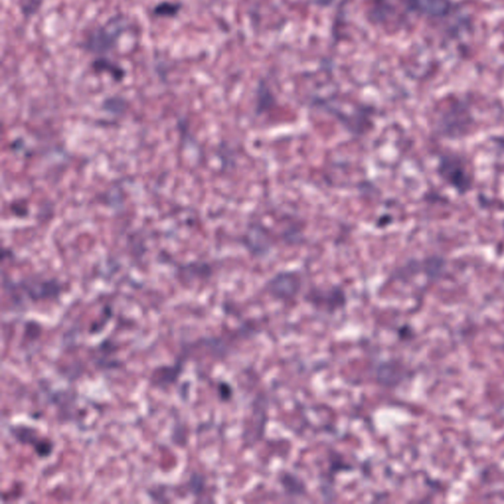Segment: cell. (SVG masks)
Masks as SVG:
<instances>
[{
    "mask_svg": "<svg viewBox=\"0 0 504 504\" xmlns=\"http://www.w3.org/2000/svg\"><path fill=\"white\" fill-rule=\"evenodd\" d=\"M126 17L115 15L105 24L93 28L86 35L79 47L93 57H108V54L117 49L120 38L127 30Z\"/></svg>",
    "mask_w": 504,
    "mask_h": 504,
    "instance_id": "1",
    "label": "cell"
},
{
    "mask_svg": "<svg viewBox=\"0 0 504 504\" xmlns=\"http://www.w3.org/2000/svg\"><path fill=\"white\" fill-rule=\"evenodd\" d=\"M437 173L440 180L458 195H467L473 189L475 176L472 168L467 159L459 153L441 154L437 161Z\"/></svg>",
    "mask_w": 504,
    "mask_h": 504,
    "instance_id": "2",
    "label": "cell"
},
{
    "mask_svg": "<svg viewBox=\"0 0 504 504\" xmlns=\"http://www.w3.org/2000/svg\"><path fill=\"white\" fill-rule=\"evenodd\" d=\"M475 128V118L467 105L454 104L448 105L437 115L435 130L438 136L446 139H462L472 134Z\"/></svg>",
    "mask_w": 504,
    "mask_h": 504,
    "instance_id": "3",
    "label": "cell"
},
{
    "mask_svg": "<svg viewBox=\"0 0 504 504\" xmlns=\"http://www.w3.org/2000/svg\"><path fill=\"white\" fill-rule=\"evenodd\" d=\"M302 289L301 277L294 272H281L266 283L267 293L279 301H290L297 296Z\"/></svg>",
    "mask_w": 504,
    "mask_h": 504,
    "instance_id": "4",
    "label": "cell"
},
{
    "mask_svg": "<svg viewBox=\"0 0 504 504\" xmlns=\"http://www.w3.org/2000/svg\"><path fill=\"white\" fill-rule=\"evenodd\" d=\"M9 432L17 442L32 446L40 458H47L54 452V443L52 440L39 437L35 428L27 425H14L9 428Z\"/></svg>",
    "mask_w": 504,
    "mask_h": 504,
    "instance_id": "5",
    "label": "cell"
},
{
    "mask_svg": "<svg viewBox=\"0 0 504 504\" xmlns=\"http://www.w3.org/2000/svg\"><path fill=\"white\" fill-rule=\"evenodd\" d=\"M405 377V367L396 360L383 362L375 369V379L378 384L384 387L397 386Z\"/></svg>",
    "mask_w": 504,
    "mask_h": 504,
    "instance_id": "6",
    "label": "cell"
},
{
    "mask_svg": "<svg viewBox=\"0 0 504 504\" xmlns=\"http://www.w3.org/2000/svg\"><path fill=\"white\" fill-rule=\"evenodd\" d=\"M183 362L173 365H161L153 370L150 377L151 385L159 389H166L170 385L175 384L183 372Z\"/></svg>",
    "mask_w": 504,
    "mask_h": 504,
    "instance_id": "7",
    "label": "cell"
},
{
    "mask_svg": "<svg viewBox=\"0 0 504 504\" xmlns=\"http://www.w3.org/2000/svg\"><path fill=\"white\" fill-rule=\"evenodd\" d=\"M327 297H325V292L319 290L315 291L312 296L309 297L311 299H321L320 301L312 302L314 307H319L320 309H324L325 311L333 312L337 309H341L346 304L347 299L344 292L339 289H332L326 291Z\"/></svg>",
    "mask_w": 504,
    "mask_h": 504,
    "instance_id": "8",
    "label": "cell"
},
{
    "mask_svg": "<svg viewBox=\"0 0 504 504\" xmlns=\"http://www.w3.org/2000/svg\"><path fill=\"white\" fill-rule=\"evenodd\" d=\"M91 68L96 73L110 75L115 82H122L126 76L125 68L108 57H97L91 62Z\"/></svg>",
    "mask_w": 504,
    "mask_h": 504,
    "instance_id": "9",
    "label": "cell"
},
{
    "mask_svg": "<svg viewBox=\"0 0 504 504\" xmlns=\"http://www.w3.org/2000/svg\"><path fill=\"white\" fill-rule=\"evenodd\" d=\"M183 4L181 1L164 0L154 5L151 9V15L157 19H176L183 11Z\"/></svg>",
    "mask_w": 504,
    "mask_h": 504,
    "instance_id": "10",
    "label": "cell"
},
{
    "mask_svg": "<svg viewBox=\"0 0 504 504\" xmlns=\"http://www.w3.org/2000/svg\"><path fill=\"white\" fill-rule=\"evenodd\" d=\"M280 483L283 486L285 493L289 496H302L307 493L306 483L302 479L297 477L293 474L287 472L282 474L280 477Z\"/></svg>",
    "mask_w": 504,
    "mask_h": 504,
    "instance_id": "11",
    "label": "cell"
},
{
    "mask_svg": "<svg viewBox=\"0 0 504 504\" xmlns=\"http://www.w3.org/2000/svg\"><path fill=\"white\" fill-rule=\"evenodd\" d=\"M44 0H19V9L25 19L35 16L41 9Z\"/></svg>",
    "mask_w": 504,
    "mask_h": 504,
    "instance_id": "12",
    "label": "cell"
},
{
    "mask_svg": "<svg viewBox=\"0 0 504 504\" xmlns=\"http://www.w3.org/2000/svg\"><path fill=\"white\" fill-rule=\"evenodd\" d=\"M205 478L198 473H193L189 478L188 483H186V488H188L189 493L194 496L202 495L204 490H205Z\"/></svg>",
    "mask_w": 504,
    "mask_h": 504,
    "instance_id": "13",
    "label": "cell"
},
{
    "mask_svg": "<svg viewBox=\"0 0 504 504\" xmlns=\"http://www.w3.org/2000/svg\"><path fill=\"white\" fill-rule=\"evenodd\" d=\"M503 230H504V220L503 222Z\"/></svg>",
    "mask_w": 504,
    "mask_h": 504,
    "instance_id": "14",
    "label": "cell"
}]
</instances>
